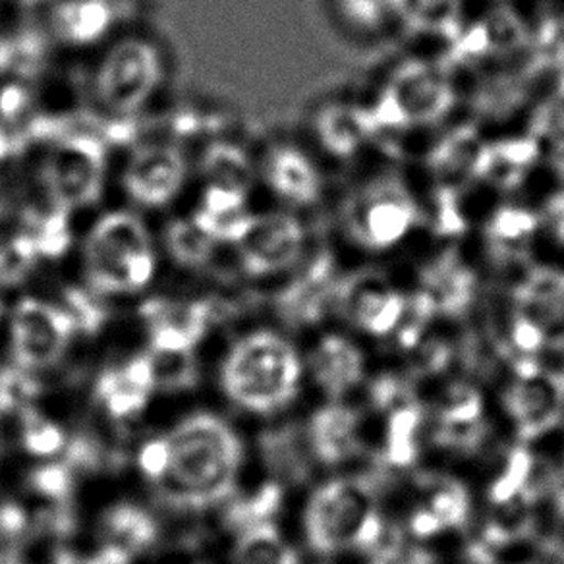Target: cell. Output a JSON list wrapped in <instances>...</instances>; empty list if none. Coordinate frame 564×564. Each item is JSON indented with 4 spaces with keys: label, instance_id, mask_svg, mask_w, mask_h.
Wrapping results in <instances>:
<instances>
[{
    "label": "cell",
    "instance_id": "16",
    "mask_svg": "<svg viewBox=\"0 0 564 564\" xmlns=\"http://www.w3.org/2000/svg\"><path fill=\"white\" fill-rule=\"evenodd\" d=\"M306 352L307 383L323 400H352L369 379L364 338L348 329L323 327Z\"/></svg>",
    "mask_w": 564,
    "mask_h": 564
},
{
    "label": "cell",
    "instance_id": "29",
    "mask_svg": "<svg viewBox=\"0 0 564 564\" xmlns=\"http://www.w3.org/2000/svg\"><path fill=\"white\" fill-rule=\"evenodd\" d=\"M464 0H394V22L415 35L455 43L466 28Z\"/></svg>",
    "mask_w": 564,
    "mask_h": 564
},
{
    "label": "cell",
    "instance_id": "43",
    "mask_svg": "<svg viewBox=\"0 0 564 564\" xmlns=\"http://www.w3.org/2000/svg\"><path fill=\"white\" fill-rule=\"evenodd\" d=\"M499 564H541L538 561H530V558H510V561H502Z\"/></svg>",
    "mask_w": 564,
    "mask_h": 564
},
{
    "label": "cell",
    "instance_id": "36",
    "mask_svg": "<svg viewBox=\"0 0 564 564\" xmlns=\"http://www.w3.org/2000/svg\"><path fill=\"white\" fill-rule=\"evenodd\" d=\"M40 397V373L20 368L14 361L0 368V415L22 417L35 410Z\"/></svg>",
    "mask_w": 564,
    "mask_h": 564
},
{
    "label": "cell",
    "instance_id": "35",
    "mask_svg": "<svg viewBox=\"0 0 564 564\" xmlns=\"http://www.w3.org/2000/svg\"><path fill=\"white\" fill-rule=\"evenodd\" d=\"M338 25L358 35L376 37L394 22V0H330Z\"/></svg>",
    "mask_w": 564,
    "mask_h": 564
},
{
    "label": "cell",
    "instance_id": "20",
    "mask_svg": "<svg viewBox=\"0 0 564 564\" xmlns=\"http://www.w3.org/2000/svg\"><path fill=\"white\" fill-rule=\"evenodd\" d=\"M212 307L199 300L155 299L141 307L148 350L158 356H189L212 329Z\"/></svg>",
    "mask_w": 564,
    "mask_h": 564
},
{
    "label": "cell",
    "instance_id": "34",
    "mask_svg": "<svg viewBox=\"0 0 564 564\" xmlns=\"http://www.w3.org/2000/svg\"><path fill=\"white\" fill-rule=\"evenodd\" d=\"M202 173L205 184H227L238 188H251V182L258 176V163L251 161L248 151L235 143H213L202 158Z\"/></svg>",
    "mask_w": 564,
    "mask_h": 564
},
{
    "label": "cell",
    "instance_id": "5",
    "mask_svg": "<svg viewBox=\"0 0 564 564\" xmlns=\"http://www.w3.org/2000/svg\"><path fill=\"white\" fill-rule=\"evenodd\" d=\"M423 225V205L400 174L377 173L354 184L337 209L338 235L364 258L399 250Z\"/></svg>",
    "mask_w": 564,
    "mask_h": 564
},
{
    "label": "cell",
    "instance_id": "17",
    "mask_svg": "<svg viewBox=\"0 0 564 564\" xmlns=\"http://www.w3.org/2000/svg\"><path fill=\"white\" fill-rule=\"evenodd\" d=\"M258 178L284 209H314L325 196V176L314 155L296 141H274L258 163Z\"/></svg>",
    "mask_w": 564,
    "mask_h": 564
},
{
    "label": "cell",
    "instance_id": "12",
    "mask_svg": "<svg viewBox=\"0 0 564 564\" xmlns=\"http://www.w3.org/2000/svg\"><path fill=\"white\" fill-rule=\"evenodd\" d=\"M109 178V159L94 138H66L41 163L43 199L76 215L99 204Z\"/></svg>",
    "mask_w": 564,
    "mask_h": 564
},
{
    "label": "cell",
    "instance_id": "22",
    "mask_svg": "<svg viewBox=\"0 0 564 564\" xmlns=\"http://www.w3.org/2000/svg\"><path fill=\"white\" fill-rule=\"evenodd\" d=\"M543 227L540 209L517 202H502L487 213L479 228L481 248L499 269H525L532 265Z\"/></svg>",
    "mask_w": 564,
    "mask_h": 564
},
{
    "label": "cell",
    "instance_id": "14",
    "mask_svg": "<svg viewBox=\"0 0 564 564\" xmlns=\"http://www.w3.org/2000/svg\"><path fill=\"white\" fill-rule=\"evenodd\" d=\"M194 165L174 141L153 140L135 145L120 166V189L135 212H165L188 189Z\"/></svg>",
    "mask_w": 564,
    "mask_h": 564
},
{
    "label": "cell",
    "instance_id": "25",
    "mask_svg": "<svg viewBox=\"0 0 564 564\" xmlns=\"http://www.w3.org/2000/svg\"><path fill=\"white\" fill-rule=\"evenodd\" d=\"M540 165V151L528 133L486 140L474 171V184L507 196L522 188Z\"/></svg>",
    "mask_w": 564,
    "mask_h": 564
},
{
    "label": "cell",
    "instance_id": "7",
    "mask_svg": "<svg viewBox=\"0 0 564 564\" xmlns=\"http://www.w3.org/2000/svg\"><path fill=\"white\" fill-rule=\"evenodd\" d=\"M169 61L158 41L126 33L109 43L91 76L97 107L112 118H133L150 109L165 89Z\"/></svg>",
    "mask_w": 564,
    "mask_h": 564
},
{
    "label": "cell",
    "instance_id": "8",
    "mask_svg": "<svg viewBox=\"0 0 564 564\" xmlns=\"http://www.w3.org/2000/svg\"><path fill=\"white\" fill-rule=\"evenodd\" d=\"M505 340L517 361L564 354V267L532 263L510 286Z\"/></svg>",
    "mask_w": 564,
    "mask_h": 564
},
{
    "label": "cell",
    "instance_id": "27",
    "mask_svg": "<svg viewBox=\"0 0 564 564\" xmlns=\"http://www.w3.org/2000/svg\"><path fill=\"white\" fill-rule=\"evenodd\" d=\"M101 553L120 563L148 553L159 540L158 520L150 510L132 501L110 505L99 520Z\"/></svg>",
    "mask_w": 564,
    "mask_h": 564
},
{
    "label": "cell",
    "instance_id": "44",
    "mask_svg": "<svg viewBox=\"0 0 564 564\" xmlns=\"http://www.w3.org/2000/svg\"><path fill=\"white\" fill-rule=\"evenodd\" d=\"M564 356V354H563ZM558 373H561V376H563V379H564V366H563V369H558Z\"/></svg>",
    "mask_w": 564,
    "mask_h": 564
},
{
    "label": "cell",
    "instance_id": "3",
    "mask_svg": "<svg viewBox=\"0 0 564 564\" xmlns=\"http://www.w3.org/2000/svg\"><path fill=\"white\" fill-rule=\"evenodd\" d=\"M300 532L307 551L323 561L364 558L387 541L383 502L352 474H330L304 499Z\"/></svg>",
    "mask_w": 564,
    "mask_h": 564
},
{
    "label": "cell",
    "instance_id": "31",
    "mask_svg": "<svg viewBox=\"0 0 564 564\" xmlns=\"http://www.w3.org/2000/svg\"><path fill=\"white\" fill-rule=\"evenodd\" d=\"M112 25V9L105 0H64L56 10L58 37L70 45H89L105 40Z\"/></svg>",
    "mask_w": 564,
    "mask_h": 564
},
{
    "label": "cell",
    "instance_id": "39",
    "mask_svg": "<svg viewBox=\"0 0 564 564\" xmlns=\"http://www.w3.org/2000/svg\"><path fill=\"white\" fill-rule=\"evenodd\" d=\"M102 300L107 299H102L101 294L91 291L86 284L79 286V289H70L64 294L61 304L70 314L79 337L82 335H95L107 322L105 307L101 306Z\"/></svg>",
    "mask_w": 564,
    "mask_h": 564
},
{
    "label": "cell",
    "instance_id": "1",
    "mask_svg": "<svg viewBox=\"0 0 564 564\" xmlns=\"http://www.w3.org/2000/svg\"><path fill=\"white\" fill-rule=\"evenodd\" d=\"M246 458V443L232 423L196 410L143 441L135 470L166 505L199 512L225 507L238 494Z\"/></svg>",
    "mask_w": 564,
    "mask_h": 564
},
{
    "label": "cell",
    "instance_id": "37",
    "mask_svg": "<svg viewBox=\"0 0 564 564\" xmlns=\"http://www.w3.org/2000/svg\"><path fill=\"white\" fill-rule=\"evenodd\" d=\"M20 441L30 455L37 456L41 460H55V456L63 453L66 447V433L55 420L32 410L20 417Z\"/></svg>",
    "mask_w": 564,
    "mask_h": 564
},
{
    "label": "cell",
    "instance_id": "32",
    "mask_svg": "<svg viewBox=\"0 0 564 564\" xmlns=\"http://www.w3.org/2000/svg\"><path fill=\"white\" fill-rule=\"evenodd\" d=\"M230 564H300V555L279 525L261 524L235 533Z\"/></svg>",
    "mask_w": 564,
    "mask_h": 564
},
{
    "label": "cell",
    "instance_id": "42",
    "mask_svg": "<svg viewBox=\"0 0 564 564\" xmlns=\"http://www.w3.org/2000/svg\"><path fill=\"white\" fill-rule=\"evenodd\" d=\"M7 314H9V304L4 300V292L0 291V323L7 322Z\"/></svg>",
    "mask_w": 564,
    "mask_h": 564
},
{
    "label": "cell",
    "instance_id": "19",
    "mask_svg": "<svg viewBox=\"0 0 564 564\" xmlns=\"http://www.w3.org/2000/svg\"><path fill=\"white\" fill-rule=\"evenodd\" d=\"M159 389L158 364L145 350L102 368L95 379L94 400L112 422H132L151 406Z\"/></svg>",
    "mask_w": 564,
    "mask_h": 564
},
{
    "label": "cell",
    "instance_id": "38",
    "mask_svg": "<svg viewBox=\"0 0 564 564\" xmlns=\"http://www.w3.org/2000/svg\"><path fill=\"white\" fill-rule=\"evenodd\" d=\"M40 265L37 253L18 232L0 240V291L17 289L30 281Z\"/></svg>",
    "mask_w": 564,
    "mask_h": 564
},
{
    "label": "cell",
    "instance_id": "30",
    "mask_svg": "<svg viewBox=\"0 0 564 564\" xmlns=\"http://www.w3.org/2000/svg\"><path fill=\"white\" fill-rule=\"evenodd\" d=\"M525 133L538 145L541 165L549 166L564 181V72L533 105Z\"/></svg>",
    "mask_w": 564,
    "mask_h": 564
},
{
    "label": "cell",
    "instance_id": "4",
    "mask_svg": "<svg viewBox=\"0 0 564 564\" xmlns=\"http://www.w3.org/2000/svg\"><path fill=\"white\" fill-rule=\"evenodd\" d=\"M84 284L102 299L150 291L161 269V246L143 213L117 207L99 213L79 243Z\"/></svg>",
    "mask_w": 564,
    "mask_h": 564
},
{
    "label": "cell",
    "instance_id": "24",
    "mask_svg": "<svg viewBox=\"0 0 564 564\" xmlns=\"http://www.w3.org/2000/svg\"><path fill=\"white\" fill-rule=\"evenodd\" d=\"M312 133L323 155L340 163L358 158L377 140L368 105L352 101L319 105L312 117Z\"/></svg>",
    "mask_w": 564,
    "mask_h": 564
},
{
    "label": "cell",
    "instance_id": "41",
    "mask_svg": "<svg viewBox=\"0 0 564 564\" xmlns=\"http://www.w3.org/2000/svg\"><path fill=\"white\" fill-rule=\"evenodd\" d=\"M543 236L564 250V186L555 189L540 209Z\"/></svg>",
    "mask_w": 564,
    "mask_h": 564
},
{
    "label": "cell",
    "instance_id": "28",
    "mask_svg": "<svg viewBox=\"0 0 564 564\" xmlns=\"http://www.w3.org/2000/svg\"><path fill=\"white\" fill-rule=\"evenodd\" d=\"M484 143L486 140L481 138L478 126L470 122L443 133L425 159L435 186L464 188L474 182V171Z\"/></svg>",
    "mask_w": 564,
    "mask_h": 564
},
{
    "label": "cell",
    "instance_id": "13",
    "mask_svg": "<svg viewBox=\"0 0 564 564\" xmlns=\"http://www.w3.org/2000/svg\"><path fill=\"white\" fill-rule=\"evenodd\" d=\"M478 514L476 495L451 474H430L412 479L400 507V525L406 540L433 543L463 533Z\"/></svg>",
    "mask_w": 564,
    "mask_h": 564
},
{
    "label": "cell",
    "instance_id": "11",
    "mask_svg": "<svg viewBox=\"0 0 564 564\" xmlns=\"http://www.w3.org/2000/svg\"><path fill=\"white\" fill-rule=\"evenodd\" d=\"M10 361L35 373L63 364L79 337L66 307L56 300L25 294L7 314Z\"/></svg>",
    "mask_w": 564,
    "mask_h": 564
},
{
    "label": "cell",
    "instance_id": "15",
    "mask_svg": "<svg viewBox=\"0 0 564 564\" xmlns=\"http://www.w3.org/2000/svg\"><path fill=\"white\" fill-rule=\"evenodd\" d=\"M414 312L412 292L376 271H361L343 276L338 291L337 314L345 319L346 329L368 338H389L406 327Z\"/></svg>",
    "mask_w": 564,
    "mask_h": 564
},
{
    "label": "cell",
    "instance_id": "40",
    "mask_svg": "<svg viewBox=\"0 0 564 564\" xmlns=\"http://www.w3.org/2000/svg\"><path fill=\"white\" fill-rule=\"evenodd\" d=\"M541 517L553 547L564 556V460L549 470Z\"/></svg>",
    "mask_w": 564,
    "mask_h": 564
},
{
    "label": "cell",
    "instance_id": "18",
    "mask_svg": "<svg viewBox=\"0 0 564 564\" xmlns=\"http://www.w3.org/2000/svg\"><path fill=\"white\" fill-rule=\"evenodd\" d=\"M343 276L329 251H312L306 261L284 279L276 307L289 325L323 329V319L337 312Z\"/></svg>",
    "mask_w": 564,
    "mask_h": 564
},
{
    "label": "cell",
    "instance_id": "33",
    "mask_svg": "<svg viewBox=\"0 0 564 564\" xmlns=\"http://www.w3.org/2000/svg\"><path fill=\"white\" fill-rule=\"evenodd\" d=\"M219 250V246L197 227L189 215L178 217L169 225L161 248L176 265L192 271L209 265Z\"/></svg>",
    "mask_w": 564,
    "mask_h": 564
},
{
    "label": "cell",
    "instance_id": "46",
    "mask_svg": "<svg viewBox=\"0 0 564 564\" xmlns=\"http://www.w3.org/2000/svg\"><path fill=\"white\" fill-rule=\"evenodd\" d=\"M197 564H202V563H197Z\"/></svg>",
    "mask_w": 564,
    "mask_h": 564
},
{
    "label": "cell",
    "instance_id": "26",
    "mask_svg": "<svg viewBox=\"0 0 564 564\" xmlns=\"http://www.w3.org/2000/svg\"><path fill=\"white\" fill-rule=\"evenodd\" d=\"M253 213L250 189L205 184L189 217L219 248H232Z\"/></svg>",
    "mask_w": 564,
    "mask_h": 564
},
{
    "label": "cell",
    "instance_id": "45",
    "mask_svg": "<svg viewBox=\"0 0 564 564\" xmlns=\"http://www.w3.org/2000/svg\"><path fill=\"white\" fill-rule=\"evenodd\" d=\"M497 2H505V0H497Z\"/></svg>",
    "mask_w": 564,
    "mask_h": 564
},
{
    "label": "cell",
    "instance_id": "6",
    "mask_svg": "<svg viewBox=\"0 0 564 564\" xmlns=\"http://www.w3.org/2000/svg\"><path fill=\"white\" fill-rule=\"evenodd\" d=\"M377 138L443 124L458 107V89L447 66L412 58L397 64L368 105Z\"/></svg>",
    "mask_w": 564,
    "mask_h": 564
},
{
    "label": "cell",
    "instance_id": "9",
    "mask_svg": "<svg viewBox=\"0 0 564 564\" xmlns=\"http://www.w3.org/2000/svg\"><path fill=\"white\" fill-rule=\"evenodd\" d=\"M497 412L518 445L535 447L563 425V376L545 361H517L502 383Z\"/></svg>",
    "mask_w": 564,
    "mask_h": 564
},
{
    "label": "cell",
    "instance_id": "23",
    "mask_svg": "<svg viewBox=\"0 0 564 564\" xmlns=\"http://www.w3.org/2000/svg\"><path fill=\"white\" fill-rule=\"evenodd\" d=\"M478 294V273L463 256L447 246L440 256L423 265L417 286L412 292L414 302L423 314H463Z\"/></svg>",
    "mask_w": 564,
    "mask_h": 564
},
{
    "label": "cell",
    "instance_id": "2",
    "mask_svg": "<svg viewBox=\"0 0 564 564\" xmlns=\"http://www.w3.org/2000/svg\"><path fill=\"white\" fill-rule=\"evenodd\" d=\"M217 376L228 404L258 420L291 412L310 384L304 348L274 327H256L235 338Z\"/></svg>",
    "mask_w": 564,
    "mask_h": 564
},
{
    "label": "cell",
    "instance_id": "10",
    "mask_svg": "<svg viewBox=\"0 0 564 564\" xmlns=\"http://www.w3.org/2000/svg\"><path fill=\"white\" fill-rule=\"evenodd\" d=\"M230 250L240 273L259 282L291 276L312 253L306 223L284 207L253 213Z\"/></svg>",
    "mask_w": 564,
    "mask_h": 564
},
{
    "label": "cell",
    "instance_id": "21",
    "mask_svg": "<svg viewBox=\"0 0 564 564\" xmlns=\"http://www.w3.org/2000/svg\"><path fill=\"white\" fill-rule=\"evenodd\" d=\"M307 443L317 463L340 474L368 451V417L352 400H323L307 425Z\"/></svg>",
    "mask_w": 564,
    "mask_h": 564
}]
</instances>
